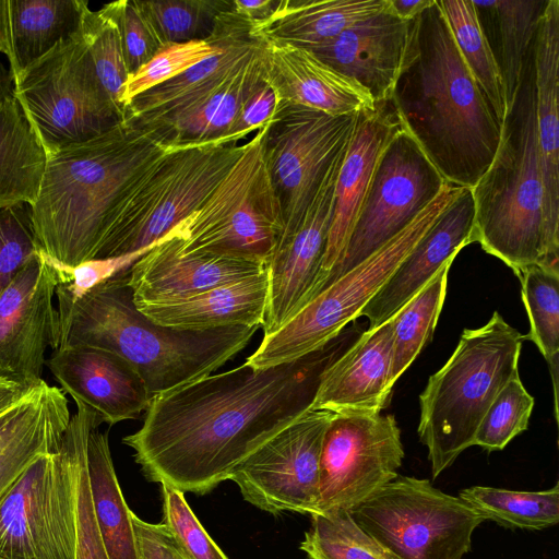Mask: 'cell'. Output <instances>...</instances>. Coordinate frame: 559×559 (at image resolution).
Here are the masks:
<instances>
[{
  "instance_id": "cell-23",
  "label": "cell",
  "mask_w": 559,
  "mask_h": 559,
  "mask_svg": "<svg viewBox=\"0 0 559 559\" xmlns=\"http://www.w3.org/2000/svg\"><path fill=\"white\" fill-rule=\"evenodd\" d=\"M409 22L400 19L389 3L379 14L306 49L358 82L376 105L386 104L402 63Z\"/></svg>"
},
{
  "instance_id": "cell-36",
  "label": "cell",
  "mask_w": 559,
  "mask_h": 559,
  "mask_svg": "<svg viewBox=\"0 0 559 559\" xmlns=\"http://www.w3.org/2000/svg\"><path fill=\"white\" fill-rule=\"evenodd\" d=\"M467 68L502 124L508 110L499 63L473 0H438Z\"/></svg>"
},
{
  "instance_id": "cell-21",
  "label": "cell",
  "mask_w": 559,
  "mask_h": 559,
  "mask_svg": "<svg viewBox=\"0 0 559 559\" xmlns=\"http://www.w3.org/2000/svg\"><path fill=\"white\" fill-rule=\"evenodd\" d=\"M533 60L545 264L559 270V0L547 1L534 39Z\"/></svg>"
},
{
  "instance_id": "cell-19",
  "label": "cell",
  "mask_w": 559,
  "mask_h": 559,
  "mask_svg": "<svg viewBox=\"0 0 559 559\" xmlns=\"http://www.w3.org/2000/svg\"><path fill=\"white\" fill-rule=\"evenodd\" d=\"M176 227L129 267V285L135 305L188 298L253 276L267 267L266 263L255 260L183 252Z\"/></svg>"
},
{
  "instance_id": "cell-9",
  "label": "cell",
  "mask_w": 559,
  "mask_h": 559,
  "mask_svg": "<svg viewBox=\"0 0 559 559\" xmlns=\"http://www.w3.org/2000/svg\"><path fill=\"white\" fill-rule=\"evenodd\" d=\"M100 424L76 404L60 449L33 462L2 498V559H75L78 453L85 433Z\"/></svg>"
},
{
  "instance_id": "cell-50",
  "label": "cell",
  "mask_w": 559,
  "mask_h": 559,
  "mask_svg": "<svg viewBox=\"0 0 559 559\" xmlns=\"http://www.w3.org/2000/svg\"><path fill=\"white\" fill-rule=\"evenodd\" d=\"M275 0H254V1H231L233 10L252 24L266 19L276 5Z\"/></svg>"
},
{
  "instance_id": "cell-10",
  "label": "cell",
  "mask_w": 559,
  "mask_h": 559,
  "mask_svg": "<svg viewBox=\"0 0 559 559\" xmlns=\"http://www.w3.org/2000/svg\"><path fill=\"white\" fill-rule=\"evenodd\" d=\"M11 78L13 96L47 154L123 120L99 82L79 29Z\"/></svg>"
},
{
  "instance_id": "cell-48",
  "label": "cell",
  "mask_w": 559,
  "mask_h": 559,
  "mask_svg": "<svg viewBox=\"0 0 559 559\" xmlns=\"http://www.w3.org/2000/svg\"><path fill=\"white\" fill-rule=\"evenodd\" d=\"M281 99L264 75L241 105L222 143H240L247 134L262 129L275 114Z\"/></svg>"
},
{
  "instance_id": "cell-25",
  "label": "cell",
  "mask_w": 559,
  "mask_h": 559,
  "mask_svg": "<svg viewBox=\"0 0 559 559\" xmlns=\"http://www.w3.org/2000/svg\"><path fill=\"white\" fill-rule=\"evenodd\" d=\"M264 79L281 102L297 104L333 116L371 111L377 105L355 80L337 72L306 48L264 40Z\"/></svg>"
},
{
  "instance_id": "cell-47",
  "label": "cell",
  "mask_w": 559,
  "mask_h": 559,
  "mask_svg": "<svg viewBox=\"0 0 559 559\" xmlns=\"http://www.w3.org/2000/svg\"><path fill=\"white\" fill-rule=\"evenodd\" d=\"M110 3L120 32L127 70L131 74L147 63L160 45L139 11L135 0Z\"/></svg>"
},
{
  "instance_id": "cell-32",
  "label": "cell",
  "mask_w": 559,
  "mask_h": 559,
  "mask_svg": "<svg viewBox=\"0 0 559 559\" xmlns=\"http://www.w3.org/2000/svg\"><path fill=\"white\" fill-rule=\"evenodd\" d=\"M47 152L11 93L0 104V210L36 202Z\"/></svg>"
},
{
  "instance_id": "cell-43",
  "label": "cell",
  "mask_w": 559,
  "mask_h": 559,
  "mask_svg": "<svg viewBox=\"0 0 559 559\" xmlns=\"http://www.w3.org/2000/svg\"><path fill=\"white\" fill-rule=\"evenodd\" d=\"M534 403L520 376L512 378L485 413L476 430L474 445L488 452L504 449L513 438L527 429Z\"/></svg>"
},
{
  "instance_id": "cell-3",
  "label": "cell",
  "mask_w": 559,
  "mask_h": 559,
  "mask_svg": "<svg viewBox=\"0 0 559 559\" xmlns=\"http://www.w3.org/2000/svg\"><path fill=\"white\" fill-rule=\"evenodd\" d=\"M128 271L78 297L64 283L57 285L58 348L93 347L122 357L153 397L219 369L259 329L235 325L191 331L159 325L135 306Z\"/></svg>"
},
{
  "instance_id": "cell-6",
  "label": "cell",
  "mask_w": 559,
  "mask_h": 559,
  "mask_svg": "<svg viewBox=\"0 0 559 559\" xmlns=\"http://www.w3.org/2000/svg\"><path fill=\"white\" fill-rule=\"evenodd\" d=\"M524 335L498 311L477 329H465L445 364L419 395L418 436L437 478L471 445L501 389L519 376Z\"/></svg>"
},
{
  "instance_id": "cell-22",
  "label": "cell",
  "mask_w": 559,
  "mask_h": 559,
  "mask_svg": "<svg viewBox=\"0 0 559 559\" xmlns=\"http://www.w3.org/2000/svg\"><path fill=\"white\" fill-rule=\"evenodd\" d=\"M474 218L472 190L463 188L362 309L367 331L389 321L448 261L474 242Z\"/></svg>"
},
{
  "instance_id": "cell-24",
  "label": "cell",
  "mask_w": 559,
  "mask_h": 559,
  "mask_svg": "<svg viewBox=\"0 0 559 559\" xmlns=\"http://www.w3.org/2000/svg\"><path fill=\"white\" fill-rule=\"evenodd\" d=\"M386 105H377L374 110L357 117L336 177L333 215L312 298L323 289L341 261L378 159L400 129L394 114L386 110Z\"/></svg>"
},
{
  "instance_id": "cell-4",
  "label": "cell",
  "mask_w": 559,
  "mask_h": 559,
  "mask_svg": "<svg viewBox=\"0 0 559 559\" xmlns=\"http://www.w3.org/2000/svg\"><path fill=\"white\" fill-rule=\"evenodd\" d=\"M163 148L122 120L47 154L40 191L29 207L41 251L66 267L94 260L126 185Z\"/></svg>"
},
{
  "instance_id": "cell-33",
  "label": "cell",
  "mask_w": 559,
  "mask_h": 559,
  "mask_svg": "<svg viewBox=\"0 0 559 559\" xmlns=\"http://www.w3.org/2000/svg\"><path fill=\"white\" fill-rule=\"evenodd\" d=\"M85 0H8L11 75L76 33Z\"/></svg>"
},
{
  "instance_id": "cell-1",
  "label": "cell",
  "mask_w": 559,
  "mask_h": 559,
  "mask_svg": "<svg viewBox=\"0 0 559 559\" xmlns=\"http://www.w3.org/2000/svg\"><path fill=\"white\" fill-rule=\"evenodd\" d=\"M337 337L288 362L262 369L243 362L157 394L141 428L122 442L150 481L209 493L311 409L321 373L342 352Z\"/></svg>"
},
{
  "instance_id": "cell-11",
  "label": "cell",
  "mask_w": 559,
  "mask_h": 559,
  "mask_svg": "<svg viewBox=\"0 0 559 559\" xmlns=\"http://www.w3.org/2000/svg\"><path fill=\"white\" fill-rule=\"evenodd\" d=\"M264 127L201 206L176 228L183 252H209L269 263L284 227L263 152Z\"/></svg>"
},
{
  "instance_id": "cell-46",
  "label": "cell",
  "mask_w": 559,
  "mask_h": 559,
  "mask_svg": "<svg viewBox=\"0 0 559 559\" xmlns=\"http://www.w3.org/2000/svg\"><path fill=\"white\" fill-rule=\"evenodd\" d=\"M92 429L81 441L76 461L75 559H108L97 526L88 479L87 441Z\"/></svg>"
},
{
  "instance_id": "cell-12",
  "label": "cell",
  "mask_w": 559,
  "mask_h": 559,
  "mask_svg": "<svg viewBox=\"0 0 559 559\" xmlns=\"http://www.w3.org/2000/svg\"><path fill=\"white\" fill-rule=\"evenodd\" d=\"M348 512L393 559H462L485 521L428 479L400 475Z\"/></svg>"
},
{
  "instance_id": "cell-14",
  "label": "cell",
  "mask_w": 559,
  "mask_h": 559,
  "mask_svg": "<svg viewBox=\"0 0 559 559\" xmlns=\"http://www.w3.org/2000/svg\"><path fill=\"white\" fill-rule=\"evenodd\" d=\"M445 183L417 143L400 128L378 159L342 259L324 287L409 225Z\"/></svg>"
},
{
  "instance_id": "cell-7",
  "label": "cell",
  "mask_w": 559,
  "mask_h": 559,
  "mask_svg": "<svg viewBox=\"0 0 559 559\" xmlns=\"http://www.w3.org/2000/svg\"><path fill=\"white\" fill-rule=\"evenodd\" d=\"M245 143L159 151L126 185L94 260L134 253L158 243L201 206L241 155Z\"/></svg>"
},
{
  "instance_id": "cell-13",
  "label": "cell",
  "mask_w": 559,
  "mask_h": 559,
  "mask_svg": "<svg viewBox=\"0 0 559 559\" xmlns=\"http://www.w3.org/2000/svg\"><path fill=\"white\" fill-rule=\"evenodd\" d=\"M357 117L281 102L264 126V158L284 218L281 235L294 229L305 214L329 169L346 150Z\"/></svg>"
},
{
  "instance_id": "cell-8",
  "label": "cell",
  "mask_w": 559,
  "mask_h": 559,
  "mask_svg": "<svg viewBox=\"0 0 559 559\" xmlns=\"http://www.w3.org/2000/svg\"><path fill=\"white\" fill-rule=\"evenodd\" d=\"M463 187L445 183L436 199L403 230L325 286L280 329L263 338L247 360L262 369L301 358L336 338L429 230Z\"/></svg>"
},
{
  "instance_id": "cell-2",
  "label": "cell",
  "mask_w": 559,
  "mask_h": 559,
  "mask_svg": "<svg viewBox=\"0 0 559 559\" xmlns=\"http://www.w3.org/2000/svg\"><path fill=\"white\" fill-rule=\"evenodd\" d=\"M390 104L445 182L473 188L497 152L501 124L432 0L409 22Z\"/></svg>"
},
{
  "instance_id": "cell-16",
  "label": "cell",
  "mask_w": 559,
  "mask_h": 559,
  "mask_svg": "<svg viewBox=\"0 0 559 559\" xmlns=\"http://www.w3.org/2000/svg\"><path fill=\"white\" fill-rule=\"evenodd\" d=\"M333 413L309 409L239 463L229 479L271 514H316L322 441Z\"/></svg>"
},
{
  "instance_id": "cell-28",
  "label": "cell",
  "mask_w": 559,
  "mask_h": 559,
  "mask_svg": "<svg viewBox=\"0 0 559 559\" xmlns=\"http://www.w3.org/2000/svg\"><path fill=\"white\" fill-rule=\"evenodd\" d=\"M263 47L264 41L254 56L218 87L133 128L164 147L222 143L245 99L264 75Z\"/></svg>"
},
{
  "instance_id": "cell-52",
  "label": "cell",
  "mask_w": 559,
  "mask_h": 559,
  "mask_svg": "<svg viewBox=\"0 0 559 559\" xmlns=\"http://www.w3.org/2000/svg\"><path fill=\"white\" fill-rule=\"evenodd\" d=\"M0 55H9L8 0H0Z\"/></svg>"
},
{
  "instance_id": "cell-39",
  "label": "cell",
  "mask_w": 559,
  "mask_h": 559,
  "mask_svg": "<svg viewBox=\"0 0 559 559\" xmlns=\"http://www.w3.org/2000/svg\"><path fill=\"white\" fill-rule=\"evenodd\" d=\"M530 332L524 340L535 343L550 370L552 388L559 378V270L532 265L519 276Z\"/></svg>"
},
{
  "instance_id": "cell-30",
  "label": "cell",
  "mask_w": 559,
  "mask_h": 559,
  "mask_svg": "<svg viewBox=\"0 0 559 559\" xmlns=\"http://www.w3.org/2000/svg\"><path fill=\"white\" fill-rule=\"evenodd\" d=\"M269 294L267 267L253 276L198 295L138 309L153 322L177 329L204 331L226 326H262Z\"/></svg>"
},
{
  "instance_id": "cell-55",
  "label": "cell",
  "mask_w": 559,
  "mask_h": 559,
  "mask_svg": "<svg viewBox=\"0 0 559 559\" xmlns=\"http://www.w3.org/2000/svg\"><path fill=\"white\" fill-rule=\"evenodd\" d=\"M0 559H2V558L0 557Z\"/></svg>"
},
{
  "instance_id": "cell-38",
  "label": "cell",
  "mask_w": 559,
  "mask_h": 559,
  "mask_svg": "<svg viewBox=\"0 0 559 559\" xmlns=\"http://www.w3.org/2000/svg\"><path fill=\"white\" fill-rule=\"evenodd\" d=\"M459 498L485 521L490 520L506 527L540 531L559 521L558 483L539 491L473 486L460 491Z\"/></svg>"
},
{
  "instance_id": "cell-44",
  "label": "cell",
  "mask_w": 559,
  "mask_h": 559,
  "mask_svg": "<svg viewBox=\"0 0 559 559\" xmlns=\"http://www.w3.org/2000/svg\"><path fill=\"white\" fill-rule=\"evenodd\" d=\"M31 210L25 204L0 210V295L40 251Z\"/></svg>"
},
{
  "instance_id": "cell-45",
  "label": "cell",
  "mask_w": 559,
  "mask_h": 559,
  "mask_svg": "<svg viewBox=\"0 0 559 559\" xmlns=\"http://www.w3.org/2000/svg\"><path fill=\"white\" fill-rule=\"evenodd\" d=\"M163 523L186 559H228L210 537L190 506L185 493L162 486Z\"/></svg>"
},
{
  "instance_id": "cell-41",
  "label": "cell",
  "mask_w": 559,
  "mask_h": 559,
  "mask_svg": "<svg viewBox=\"0 0 559 559\" xmlns=\"http://www.w3.org/2000/svg\"><path fill=\"white\" fill-rule=\"evenodd\" d=\"M135 4L162 47L207 38L217 15L230 5V1L135 0Z\"/></svg>"
},
{
  "instance_id": "cell-5",
  "label": "cell",
  "mask_w": 559,
  "mask_h": 559,
  "mask_svg": "<svg viewBox=\"0 0 559 559\" xmlns=\"http://www.w3.org/2000/svg\"><path fill=\"white\" fill-rule=\"evenodd\" d=\"M471 190L473 240L516 276L532 265L546 267L533 48L502 121L495 157Z\"/></svg>"
},
{
  "instance_id": "cell-42",
  "label": "cell",
  "mask_w": 559,
  "mask_h": 559,
  "mask_svg": "<svg viewBox=\"0 0 559 559\" xmlns=\"http://www.w3.org/2000/svg\"><path fill=\"white\" fill-rule=\"evenodd\" d=\"M79 32L84 39L96 74L108 96L123 112L121 97L128 79L119 27L111 3L82 12Z\"/></svg>"
},
{
  "instance_id": "cell-29",
  "label": "cell",
  "mask_w": 559,
  "mask_h": 559,
  "mask_svg": "<svg viewBox=\"0 0 559 559\" xmlns=\"http://www.w3.org/2000/svg\"><path fill=\"white\" fill-rule=\"evenodd\" d=\"M251 27L252 23L241 16L218 52L133 98L124 107L123 121L139 127L190 104L225 83L263 45V39L251 34Z\"/></svg>"
},
{
  "instance_id": "cell-17",
  "label": "cell",
  "mask_w": 559,
  "mask_h": 559,
  "mask_svg": "<svg viewBox=\"0 0 559 559\" xmlns=\"http://www.w3.org/2000/svg\"><path fill=\"white\" fill-rule=\"evenodd\" d=\"M59 283L58 267L40 250L0 295V379L24 390L43 381L46 350L59 344Z\"/></svg>"
},
{
  "instance_id": "cell-26",
  "label": "cell",
  "mask_w": 559,
  "mask_h": 559,
  "mask_svg": "<svg viewBox=\"0 0 559 559\" xmlns=\"http://www.w3.org/2000/svg\"><path fill=\"white\" fill-rule=\"evenodd\" d=\"M391 321L365 331L323 370L311 409L381 413L389 403Z\"/></svg>"
},
{
  "instance_id": "cell-54",
  "label": "cell",
  "mask_w": 559,
  "mask_h": 559,
  "mask_svg": "<svg viewBox=\"0 0 559 559\" xmlns=\"http://www.w3.org/2000/svg\"><path fill=\"white\" fill-rule=\"evenodd\" d=\"M0 386H17V385L0 379Z\"/></svg>"
},
{
  "instance_id": "cell-18",
  "label": "cell",
  "mask_w": 559,
  "mask_h": 559,
  "mask_svg": "<svg viewBox=\"0 0 559 559\" xmlns=\"http://www.w3.org/2000/svg\"><path fill=\"white\" fill-rule=\"evenodd\" d=\"M345 151L329 169L296 227L282 234L273 250L267 263L269 294L263 335L280 329L312 298L325 252L335 182Z\"/></svg>"
},
{
  "instance_id": "cell-15",
  "label": "cell",
  "mask_w": 559,
  "mask_h": 559,
  "mask_svg": "<svg viewBox=\"0 0 559 559\" xmlns=\"http://www.w3.org/2000/svg\"><path fill=\"white\" fill-rule=\"evenodd\" d=\"M404 454L393 415L333 413L321 448L317 513L369 498L399 476Z\"/></svg>"
},
{
  "instance_id": "cell-34",
  "label": "cell",
  "mask_w": 559,
  "mask_h": 559,
  "mask_svg": "<svg viewBox=\"0 0 559 559\" xmlns=\"http://www.w3.org/2000/svg\"><path fill=\"white\" fill-rule=\"evenodd\" d=\"M87 471L94 512L108 559H140L132 511L115 472L108 433L92 429L87 441Z\"/></svg>"
},
{
  "instance_id": "cell-40",
  "label": "cell",
  "mask_w": 559,
  "mask_h": 559,
  "mask_svg": "<svg viewBox=\"0 0 559 559\" xmlns=\"http://www.w3.org/2000/svg\"><path fill=\"white\" fill-rule=\"evenodd\" d=\"M299 547L309 559H393L342 509L311 514Z\"/></svg>"
},
{
  "instance_id": "cell-20",
  "label": "cell",
  "mask_w": 559,
  "mask_h": 559,
  "mask_svg": "<svg viewBox=\"0 0 559 559\" xmlns=\"http://www.w3.org/2000/svg\"><path fill=\"white\" fill-rule=\"evenodd\" d=\"M46 365L75 404L87 407L109 426L139 418L153 399L134 368L111 352L58 348Z\"/></svg>"
},
{
  "instance_id": "cell-37",
  "label": "cell",
  "mask_w": 559,
  "mask_h": 559,
  "mask_svg": "<svg viewBox=\"0 0 559 559\" xmlns=\"http://www.w3.org/2000/svg\"><path fill=\"white\" fill-rule=\"evenodd\" d=\"M548 0L473 1L495 17L500 43L497 59L508 107L521 83L526 59L533 48L538 23Z\"/></svg>"
},
{
  "instance_id": "cell-49",
  "label": "cell",
  "mask_w": 559,
  "mask_h": 559,
  "mask_svg": "<svg viewBox=\"0 0 559 559\" xmlns=\"http://www.w3.org/2000/svg\"><path fill=\"white\" fill-rule=\"evenodd\" d=\"M140 559H186L164 523H150L132 512Z\"/></svg>"
},
{
  "instance_id": "cell-35",
  "label": "cell",
  "mask_w": 559,
  "mask_h": 559,
  "mask_svg": "<svg viewBox=\"0 0 559 559\" xmlns=\"http://www.w3.org/2000/svg\"><path fill=\"white\" fill-rule=\"evenodd\" d=\"M454 259L448 261L435 276L391 319L392 347L389 388L392 390L423 347L430 341L442 310L448 274Z\"/></svg>"
},
{
  "instance_id": "cell-27",
  "label": "cell",
  "mask_w": 559,
  "mask_h": 559,
  "mask_svg": "<svg viewBox=\"0 0 559 559\" xmlns=\"http://www.w3.org/2000/svg\"><path fill=\"white\" fill-rule=\"evenodd\" d=\"M70 418L64 392L44 380L0 414V501L33 462L60 449Z\"/></svg>"
},
{
  "instance_id": "cell-53",
  "label": "cell",
  "mask_w": 559,
  "mask_h": 559,
  "mask_svg": "<svg viewBox=\"0 0 559 559\" xmlns=\"http://www.w3.org/2000/svg\"><path fill=\"white\" fill-rule=\"evenodd\" d=\"M12 93V78L0 60V104Z\"/></svg>"
},
{
  "instance_id": "cell-31",
  "label": "cell",
  "mask_w": 559,
  "mask_h": 559,
  "mask_svg": "<svg viewBox=\"0 0 559 559\" xmlns=\"http://www.w3.org/2000/svg\"><path fill=\"white\" fill-rule=\"evenodd\" d=\"M389 0H280L251 34L308 48L382 12Z\"/></svg>"
},
{
  "instance_id": "cell-51",
  "label": "cell",
  "mask_w": 559,
  "mask_h": 559,
  "mask_svg": "<svg viewBox=\"0 0 559 559\" xmlns=\"http://www.w3.org/2000/svg\"><path fill=\"white\" fill-rule=\"evenodd\" d=\"M431 2L432 0H389L392 11L404 21L415 19L425 8L430 5Z\"/></svg>"
}]
</instances>
